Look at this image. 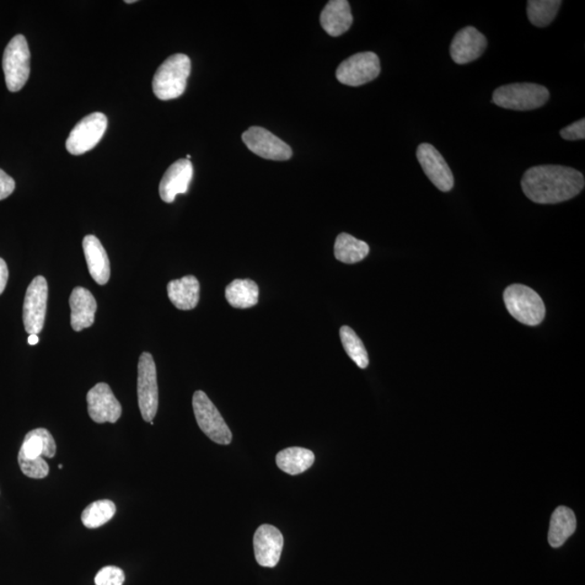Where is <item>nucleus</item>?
Returning a JSON list of instances; mask_svg holds the SVG:
<instances>
[{
  "mask_svg": "<svg viewBox=\"0 0 585 585\" xmlns=\"http://www.w3.org/2000/svg\"><path fill=\"white\" fill-rule=\"evenodd\" d=\"M584 177L566 166L542 165L524 174L522 187L529 200L538 204H557L571 200L584 189Z\"/></svg>",
  "mask_w": 585,
  "mask_h": 585,
  "instance_id": "obj_1",
  "label": "nucleus"
},
{
  "mask_svg": "<svg viewBox=\"0 0 585 585\" xmlns=\"http://www.w3.org/2000/svg\"><path fill=\"white\" fill-rule=\"evenodd\" d=\"M57 452L55 439L45 428H36L26 434L19 451V465L25 476L42 480L50 474V465L44 458H53Z\"/></svg>",
  "mask_w": 585,
  "mask_h": 585,
  "instance_id": "obj_2",
  "label": "nucleus"
},
{
  "mask_svg": "<svg viewBox=\"0 0 585 585\" xmlns=\"http://www.w3.org/2000/svg\"><path fill=\"white\" fill-rule=\"evenodd\" d=\"M190 73L189 57L182 53L170 56L160 64L154 75L152 83L154 95L163 101L179 98L185 93Z\"/></svg>",
  "mask_w": 585,
  "mask_h": 585,
  "instance_id": "obj_3",
  "label": "nucleus"
},
{
  "mask_svg": "<svg viewBox=\"0 0 585 585\" xmlns=\"http://www.w3.org/2000/svg\"><path fill=\"white\" fill-rule=\"evenodd\" d=\"M550 99V91L544 86L517 83L502 86L492 96L493 104L503 109L531 111L544 106Z\"/></svg>",
  "mask_w": 585,
  "mask_h": 585,
  "instance_id": "obj_4",
  "label": "nucleus"
},
{
  "mask_svg": "<svg viewBox=\"0 0 585 585\" xmlns=\"http://www.w3.org/2000/svg\"><path fill=\"white\" fill-rule=\"evenodd\" d=\"M508 313L520 324L535 326L544 321L545 306L540 295L523 284H513L503 295Z\"/></svg>",
  "mask_w": 585,
  "mask_h": 585,
  "instance_id": "obj_5",
  "label": "nucleus"
},
{
  "mask_svg": "<svg viewBox=\"0 0 585 585\" xmlns=\"http://www.w3.org/2000/svg\"><path fill=\"white\" fill-rule=\"evenodd\" d=\"M3 69L9 91L17 93L30 78L31 52L23 35L14 36L4 52Z\"/></svg>",
  "mask_w": 585,
  "mask_h": 585,
  "instance_id": "obj_6",
  "label": "nucleus"
},
{
  "mask_svg": "<svg viewBox=\"0 0 585 585\" xmlns=\"http://www.w3.org/2000/svg\"><path fill=\"white\" fill-rule=\"evenodd\" d=\"M137 394L143 420L152 423L159 409V386L157 367L149 352H143L139 358Z\"/></svg>",
  "mask_w": 585,
  "mask_h": 585,
  "instance_id": "obj_7",
  "label": "nucleus"
},
{
  "mask_svg": "<svg viewBox=\"0 0 585 585\" xmlns=\"http://www.w3.org/2000/svg\"><path fill=\"white\" fill-rule=\"evenodd\" d=\"M192 406L198 426L209 439L218 444H230L233 442V433L204 391H196Z\"/></svg>",
  "mask_w": 585,
  "mask_h": 585,
  "instance_id": "obj_8",
  "label": "nucleus"
},
{
  "mask_svg": "<svg viewBox=\"0 0 585 585\" xmlns=\"http://www.w3.org/2000/svg\"><path fill=\"white\" fill-rule=\"evenodd\" d=\"M380 73V62L377 53H357L341 63L336 71L338 82L358 87L372 82Z\"/></svg>",
  "mask_w": 585,
  "mask_h": 585,
  "instance_id": "obj_9",
  "label": "nucleus"
},
{
  "mask_svg": "<svg viewBox=\"0 0 585 585\" xmlns=\"http://www.w3.org/2000/svg\"><path fill=\"white\" fill-rule=\"evenodd\" d=\"M107 119L104 113L95 112L84 117L69 133L67 141L68 151L80 155L93 150L104 137Z\"/></svg>",
  "mask_w": 585,
  "mask_h": 585,
  "instance_id": "obj_10",
  "label": "nucleus"
},
{
  "mask_svg": "<svg viewBox=\"0 0 585 585\" xmlns=\"http://www.w3.org/2000/svg\"><path fill=\"white\" fill-rule=\"evenodd\" d=\"M48 302V283L39 276L31 282L26 291L23 305L25 331L30 335H39L44 327Z\"/></svg>",
  "mask_w": 585,
  "mask_h": 585,
  "instance_id": "obj_11",
  "label": "nucleus"
},
{
  "mask_svg": "<svg viewBox=\"0 0 585 585\" xmlns=\"http://www.w3.org/2000/svg\"><path fill=\"white\" fill-rule=\"evenodd\" d=\"M242 141L250 151L262 159L288 160L293 155L292 149L288 143L262 127H251L243 133Z\"/></svg>",
  "mask_w": 585,
  "mask_h": 585,
  "instance_id": "obj_12",
  "label": "nucleus"
},
{
  "mask_svg": "<svg viewBox=\"0 0 585 585\" xmlns=\"http://www.w3.org/2000/svg\"><path fill=\"white\" fill-rule=\"evenodd\" d=\"M416 157L424 173L434 187L443 192L453 189L452 171L436 148L429 143H422L416 150Z\"/></svg>",
  "mask_w": 585,
  "mask_h": 585,
  "instance_id": "obj_13",
  "label": "nucleus"
},
{
  "mask_svg": "<svg viewBox=\"0 0 585 585\" xmlns=\"http://www.w3.org/2000/svg\"><path fill=\"white\" fill-rule=\"evenodd\" d=\"M88 415L96 423L114 424L122 416V406L109 385L99 383L87 394Z\"/></svg>",
  "mask_w": 585,
  "mask_h": 585,
  "instance_id": "obj_14",
  "label": "nucleus"
},
{
  "mask_svg": "<svg viewBox=\"0 0 585 585\" xmlns=\"http://www.w3.org/2000/svg\"><path fill=\"white\" fill-rule=\"evenodd\" d=\"M487 48V39L484 34L473 26H467L456 33L450 46V55L452 60L460 66L471 63L480 58Z\"/></svg>",
  "mask_w": 585,
  "mask_h": 585,
  "instance_id": "obj_15",
  "label": "nucleus"
},
{
  "mask_svg": "<svg viewBox=\"0 0 585 585\" xmlns=\"http://www.w3.org/2000/svg\"><path fill=\"white\" fill-rule=\"evenodd\" d=\"M281 531L271 525H262L254 535V551L257 562L262 567L273 568L280 561L283 550Z\"/></svg>",
  "mask_w": 585,
  "mask_h": 585,
  "instance_id": "obj_16",
  "label": "nucleus"
},
{
  "mask_svg": "<svg viewBox=\"0 0 585 585\" xmlns=\"http://www.w3.org/2000/svg\"><path fill=\"white\" fill-rule=\"evenodd\" d=\"M193 178V166L189 160H177L166 170L160 184V197L165 203H173L178 195L189 190Z\"/></svg>",
  "mask_w": 585,
  "mask_h": 585,
  "instance_id": "obj_17",
  "label": "nucleus"
},
{
  "mask_svg": "<svg viewBox=\"0 0 585 585\" xmlns=\"http://www.w3.org/2000/svg\"><path fill=\"white\" fill-rule=\"evenodd\" d=\"M83 249L91 278L99 286H105L110 280L111 268L104 245L95 235H86L83 240Z\"/></svg>",
  "mask_w": 585,
  "mask_h": 585,
  "instance_id": "obj_18",
  "label": "nucleus"
},
{
  "mask_svg": "<svg viewBox=\"0 0 585 585\" xmlns=\"http://www.w3.org/2000/svg\"><path fill=\"white\" fill-rule=\"evenodd\" d=\"M71 307V325L77 332L88 329L95 322L96 302L94 295L87 288L78 287L73 289L69 297Z\"/></svg>",
  "mask_w": 585,
  "mask_h": 585,
  "instance_id": "obj_19",
  "label": "nucleus"
},
{
  "mask_svg": "<svg viewBox=\"0 0 585 585\" xmlns=\"http://www.w3.org/2000/svg\"><path fill=\"white\" fill-rule=\"evenodd\" d=\"M320 23L326 33L333 37L346 33L353 23L349 3L346 0H331L321 13Z\"/></svg>",
  "mask_w": 585,
  "mask_h": 585,
  "instance_id": "obj_20",
  "label": "nucleus"
},
{
  "mask_svg": "<svg viewBox=\"0 0 585 585\" xmlns=\"http://www.w3.org/2000/svg\"><path fill=\"white\" fill-rule=\"evenodd\" d=\"M168 294L171 303L179 310L195 309L200 300V282L195 276H186L169 283Z\"/></svg>",
  "mask_w": 585,
  "mask_h": 585,
  "instance_id": "obj_21",
  "label": "nucleus"
},
{
  "mask_svg": "<svg viewBox=\"0 0 585 585\" xmlns=\"http://www.w3.org/2000/svg\"><path fill=\"white\" fill-rule=\"evenodd\" d=\"M577 527L576 515L571 508L561 507L552 515L549 542L552 547H561L571 538Z\"/></svg>",
  "mask_w": 585,
  "mask_h": 585,
  "instance_id": "obj_22",
  "label": "nucleus"
},
{
  "mask_svg": "<svg viewBox=\"0 0 585 585\" xmlns=\"http://www.w3.org/2000/svg\"><path fill=\"white\" fill-rule=\"evenodd\" d=\"M259 286L250 279L234 280L225 288V299L234 308L248 309L259 303Z\"/></svg>",
  "mask_w": 585,
  "mask_h": 585,
  "instance_id": "obj_23",
  "label": "nucleus"
},
{
  "mask_svg": "<svg viewBox=\"0 0 585 585\" xmlns=\"http://www.w3.org/2000/svg\"><path fill=\"white\" fill-rule=\"evenodd\" d=\"M279 469L289 475H298L310 469L315 463V454L304 448H288L277 455Z\"/></svg>",
  "mask_w": 585,
  "mask_h": 585,
  "instance_id": "obj_24",
  "label": "nucleus"
},
{
  "mask_svg": "<svg viewBox=\"0 0 585 585\" xmlns=\"http://www.w3.org/2000/svg\"><path fill=\"white\" fill-rule=\"evenodd\" d=\"M369 253V245L364 241L353 238L348 233H341L336 238L334 255L336 260L343 264H356V262L366 259Z\"/></svg>",
  "mask_w": 585,
  "mask_h": 585,
  "instance_id": "obj_25",
  "label": "nucleus"
},
{
  "mask_svg": "<svg viewBox=\"0 0 585 585\" xmlns=\"http://www.w3.org/2000/svg\"><path fill=\"white\" fill-rule=\"evenodd\" d=\"M561 5V0H529L527 15L531 24L536 28L550 25L556 18Z\"/></svg>",
  "mask_w": 585,
  "mask_h": 585,
  "instance_id": "obj_26",
  "label": "nucleus"
},
{
  "mask_svg": "<svg viewBox=\"0 0 585 585\" xmlns=\"http://www.w3.org/2000/svg\"><path fill=\"white\" fill-rule=\"evenodd\" d=\"M116 513L114 502L99 500L89 504L82 514V523L86 528L96 529L109 523Z\"/></svg>",
  "mask_w": 585,
  "mask_h": 585,
  "instance_id": "obj_27",
  "label": "nucleus"
},
{
  "mask_svg": "<svg viewBox=\"0 0 585 585\" xmlns=\"http://www.w3.org/2000/svg\"><path fill=\"white\" fill-rule=\"evenodd\" d=\"M341 341L347 355L361 369H366L369 366V356L366 347L362 341L356 334V332L347 325H343L340 330Z\"/></svg>",
  "mask_w": 585,
  "mask_h": 585,
  "instance_id": "obj_28",
  "label": "nucleus"
},
{
  "mask_svg": "<svg viewBox=\"0 0 585 585\" xmlns=\"http://www.w3.org/2000/svg\"><path fill=\"white\" fill-rule=\"evenodd\" d=\"M125 582V573L121 568L107 566L102 568L95 578L96 585H123Z\"/></svg>",
  "mask_w": 585,
  "mask_h": 585,
  "instance_id": "obj_29",
  "label": "nucleus"
},
{
  "mask_svg": "<svg viewBox=\"0 0 585 585\" xmlns=\"http://www.w3.org/2000/svg\"><path fill=\"white\" fill-rule=\"evenodd\" d=\"M561 137L565 141H583L585 138V120L581 119L561 131Z\"/></svg>",
  "mask_w": 585,
  "mask_h": 585,
  "instance_id": "obj_30",
  "label": "nucleus"
},
{
  "mask_svg": "<svg viewBox=\"0 0 585 585\" xmlns=\"http://www.w3.org/2000/svg\"><path fill=\"white\" fill-rule=\"evenodd\" d=\"M15 189V182L12 177L0 169V201L5 200L9 196L13 195Z\"/></svg>",
  "mask_w": 585,
  "mask_h": 585,
  "instance_id": "obj_31",
  "label": "nucleus"
},
{
  "mask_svg": "<svg viewBox=\"0 0 585 585\" xmlns=\"http://www.w3.org/2000/svg\"><path fill=\"white\" fill-rule=\"evenodd\" d=\"M9 271L6 261L3 259H0V295L3 294L5 288H6L8 282Z\"/></svg>",
  "mask_w": 585,
  "mask_h": 585,
  "instance_id": "obj_32",
  "label": "nucleus"
},
{
  "mask_svg": "<svg viewBox=\"0 0 585 585\" xmlns=\"http://www.w3.org/2000/svg\"><path fill=\"white\" fill-rule=\"evenodd\" d=\"M28 341L30 345L34 346L36 343H39L40 338L37 335H30Z\"/></svg>",
  "mask_w": 585,
  "mask_h": 585,
  "instance_id": "obj_33",
  "label": "nucleus"
},
{
  "mask_svg": "<svg viewBox=\"0 0 585 585\" xmlns=\"http://www.w3.org/2000/svg\"><path fill=\"white\" fill-rule=\"evenodd\" d=\"M136 3L135 0H127L126 4H133Z\"/></svg>",
  "mask_w": 585,
  "mask_h": 585,
  "instance_id": "obj_34",
  "label": "nucleus"
}]
</instances>
